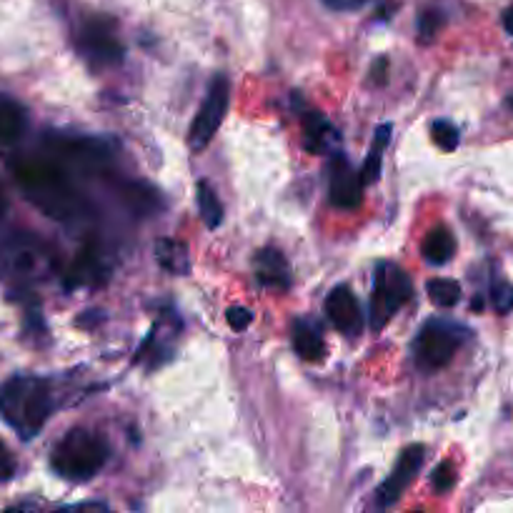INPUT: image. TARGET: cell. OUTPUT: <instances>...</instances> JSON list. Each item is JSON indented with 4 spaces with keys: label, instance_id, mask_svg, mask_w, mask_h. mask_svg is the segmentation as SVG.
Here are the masks:
<instances>
[{
    "label": "cell",
    "instance_id": "6da1fadb",
    "mask_svg": "<svg viewBox=\"0 0 513 513\" xmlns=\"http://www.w3.org/2000/svg\"><path fill=\"white\" fill-rule=\"evenodd\" d=\"M11 168L23 196L48 218L73 221L86 208V201L73 186L71 173L51 156L16 158Z\"/></svg>",
    "mask_w": 513,
    "mask_h": 513
},
{
    "label": "cell",
    "instance_id": "7a4b0ae2",
    "mask_svg": "<svg viewBox=\"0 0 513 513\" xmlns=\"http://www.w3.org/2000/svg\"><path fill=\"white\" fill-rule=\"evenodd\" d=\"M53 413L51 383L36 376H16L0 386V416L23 438L41 433Z\"/></svg>",
    "mask_w": 513,
    "mask_h": 513
},
{
    "label": "cell",
    "instance_id": "3957f363",
    "mask_svg": "<svg viewBox=\"0 0 513 513\" xmlns=\"http://www.w3.org/2000/svg\"><path fill=\"white\" fill-rule=\"evenodd\" d=\"M56 271V251L36 233H13L0 243V281L16 288L36 286Z\"/></svg>",
    "mask_w": 513,
    "mask_h": 513
},
{
    "label": "cell",
    "instance_id": "277c9868",
    "mask_svg": "<svg viewBox=\"0 0 513 513\" xmlns=\"http://www.w3.org/2000/svg\"><path fill=\"white\" fill-rule=\"evenodd\" d=\"M108 461V443L88 428H73L53 448V468L68 481H88Z\"/></svg>",
    "mask_w": 513,
    "mask_h": 513
},
{
    "label": "cell",
    "instance_id": "5b68a950",
    "mask_svg": "<svg viewBox=\"0 0 513 513\" xmlns=\"http://www.w3.org/2000/svg\"><path fill=\"white\" fill-rule=\"evenodd\" d=\"M413 286L408 281L406 273L396 266L381 263L376 268V278H373V301H371V326L381 331L393 313L411 301Z\"/></svg>",
    "mask_w": 513,
    "mask_h": 513
},
{
    "label": "cell",
    "instance_id": "8992f818",
    "mask_svg": "<svg viewBox=\"0 0 513 513\" xmlns=\"http://www.w3.org/2000/svg\"><path fill=\"white\" fill-rule=\"evenodd\" d=\"M48 156L61 163L63 168H76L81 173L101 171L111 158V151L96 138L83 136H48Z\"/></svg>",
    "mask_w": 513,
    "mask_h": 513
},
{
    "label": "cell",
    "instance_id": "52a82bcc",
    "mask_svg": "<svg viewBox=\"0 0 513 513\" xmlns=\"http://www.w3.org/2000/svg\"><path fill=\"white\" fill-rule=\"evenodd\" d=\"M466 338V331L446 321H431L421 328L416 338V361L418 366L436 371L451 363L458 346Z\"/></svg>",
    "mask_w": 513,
    "mask_h": 513
},
{
    "label": "cell",
    "instance_id": "ba28073f",
    "mask_svg": "<svg viewBox=\"0 0 513 513\" xmlns=\"http://www.w3.org/2000/svg\"><path fill=\"white\" fill-rule=\"evenodd\" d=\"M78 51L93 68H111L123 61V46L108 18H91L78 31Z\"/></svg>",
    "mask_w": 513,
    "mask_h": 513
},
{
    "label": "cell",
    "instance_id": "9c48e42d",
    "mask_svg": "<svg viewBox=\"0 0 513 513\" xmlns=\"http://www.w3.org/2000/svg\"><path fill=\"white\" fill-rule=\"evenodd\" d=\"M228 93H231V86H228L226 78H216V81L211 83L206 101H203L201 111H198L196 121H193L191 126V138H188V143H191L193 151H203V148L213 141L218 128H221L228 111Z\"/></svg>",
    "mask_w": 513,
    "mask_h": 513
},
{
    "label": "cell",
    "instance_id": "30bf717a",
    "mask_svg": "<svg viewBox=\"0 0 513 513\" xmlns=\"http://www.w3.org/2000/svg\"><path fill=\"white\" fill-rule=\"evenodd\" d=\"M331 186H328V191H331V203L336 208H341V211H356L358 206H361L363 201V188H366V183H363L361 173H356V168L348 163V158L343 156H336L331 163Z\"/></svg>",
    "mask_w": 513,
    "mask_h": 513
},
{
    "label": "cell",
    "instance_id": "8fae6325",
    "mask_svg": "<svg viewBox=\"0 0 513 513\" xmlns=\"http://www.w3.org/2000/svg\"><path fill=\"white\" fill-rule=\"evenodd\" d=\"M421 463H423V446H408L406 451L401 453L398 458L396 468H393L391 476L381 483V488L376 491V503L381 508L393 506L398 498L403 496L411 481L416 478V473L421 471Z\"/></svg>",
    "mask_w": 513,
    "mask_h": 513
},
{
    "label": "cell",
    "instance_id": "7c38bea8",
    "mask_svg": "<svg viewBox=\"0 0 513 513\" xmlns=\"http://www.w3.org/2000/svg\"><path fill=\"white\" fill-rule=\"evenodd\" d=\"M326 313L331 318L333 326L343 333V336H358L363 328V313L358 306L356 293L348 286H336L326 298Z\"/></svg>",
    "mask_w": 513,
    "mask_h": 513
},
{
    "label": "cell",
    "instance_id": "4fadbf2b",
    "mask_svg": "<svg viewBox=\"0 0 513 513\" xmlns=\"http://www.w3.org/2000/svg\"><path fill=\"white\" fill-rule=\"evenodd\" d=\"M108 276V263L103 258V251L91 243V246H83L81 253L76 256L73 266L66 273V286L78 288V286H93V283H101Z\"/></svg>",
    "mask_w": 513,
    "mask_h": 513
},
{
    "label": "cell",
    "instance_id": "5bb4252c",
    "mask_svg": "<svg viewBox=\"0 0 513 513\" xmlns=\"http://www.w3.org/2000/svg\"><path fill=\"white\" fill-rule=\"evenodd\" d=\"M256 278L261 286L273 291H288L293 283L291 266L278 248H263L256 256Z\"/></svg>",
    "mask_w": 513,
    "mask_h": 513
},
{
    "label": "cell",
    "instance_id": "9a60e30c",
    "mask_svg": "<svg viewBox=\"0 0 513 513\" xmlns=\"http://www.w3.org/2000/svg\"><path fill=\"white\" fill-rule=\"evenodd\" d=\"M338 143V131L321 116V113L311 111L303 116V146L308 153H328L333 151Z\"/></svg>",
    "mask_w": 513,
    "mask_h": 513
},
{
    "label": "cell",
    "instance_id": "2e32d148",
    "mask_svg": "<svg viewBox=\"0 0 513 513\" xmlns=\"http://www.w3.org/2000/svg\"><path fill=\"white\" fill-rule=\"evenodd\" d=\"M291 333H293V348L298 351V356L306 358V361H318V358H323V353H326V343H323V336L321 331H318L316 323L301 318V321L293 323Z\"/></svg>",
    "mask_w": 513,
    "mask_h": 513
},
{
    "label": "cell",
    "instance_id": "e0dca14e",
    "mask_svg": "<svg viewBox=\"0 0 513 513\" xmlns=\"http://www.w3.org/2000/svg\"><path fill=\"white\" fill-rule=\"evenodd\" d=\"M28 116L16 101H0V146H13L26 133Z\"/></svg>",
    "mask_w": 513,
    "mask_h": 513
},
{
    "label": "cell",
    "instance_id": "ac0fdd59",
    "mask_svg": "<svg viewBox=\"0 0 513 513\" xmlns=\"http://www.w3.org/2000/svg\"><path fill=\"white\" fill-rule=\"evenodd\" d=\"M421 251L428 263H433V266H443V263L451 261L453 253H456V238L451 236L448 228H433V231L423 238Z\"/></svg>",
    "mask_w": 513,
    "mask_h": 513
},
{
    "label": "cell",
    "instance_id": "d6986e66",
    "mask_svg": "<svg viewBox=\"0 0 513 513\" xmlns=\"http://www.w3.org/2000/svg\"><path fill=\"white\" fill-rule=\"evenodd\" d=\"M156 258H158V263L166 268V271L178 273V276H183V273L191 271L188 248L183 246V243L171 241V238H163V241L156 243Z\"/></svg>",
    "mask_w": 513,
    "mask_h": 513
},
{
    "label": "cell",
    "instance_id": "ffe728a7",
    "mask_svg": "<svg viewBox=\"0 0 513 513\" xmlns=\"http://www.w3.org/2000/svg\"><path fill=\"white\" fill-rule=\"evenodd\" d=\"M388 141H391V126H381L376 131V136H373V143H371V151H368L366 156V163H363L361 168V178L363 183H373L378 181V176H381V161H383V151H386Z\"/></svg>",
    "mask_w": 513,
    "mask_h": 513
},
{
    "label": "cell",
    "instance_id": "44dd1931",
    "mask_svg": "<svg viewBox=\"0 0 513 513\" xmlns=\"http://www.w3.org/2000/svg\"><path fill=\"white\" fill-rule=\"evenodd\" d=\"M121 198L138 216H148V213H153L158 208V193L153 188L141 186V183H126L121 188Z\"/></svg>",
    "mask_w": 513,
    "mask_h": 513
},
{
    "label": "cell",
    "instance_id": "7402d4cb",
    "mask_svg": "<svg viewBox=\"0 0 513 513\" xmlns=\"http://www.w3.org/2000/svg\"><path fill=\"white\" fill-rule=\"evenodd\" d=\"M198 211L208 228H218L223 223V206L218 201L216 191L208 186V181L198 183Z\"/></svg>",
    "mask_w": 513,
    "mask_h": 513
},
{
    "label": "cell",
    "instance_id": "603a6c76",
    "mask_svg": "<svg viewBox=\"0 0 513 513\" xmlns=\"http://www.w3.org/2000/svg\"><path fill=\"white\" fill-rule=\"evenodd\" d=\"M428 298L441 308H453L461 301V286L451 278H433L428 281Z\"/></svg>",
    "mask_w": 513,
    "mask_h": 513
},
{
    "label": "cell",
    "instance_id": "cb8c5ba5",
    "mask_svg": "<svg viewBox=\"0 0 513 513\" xmlns=\"http://www.w3.org/2000/svg\"><path fill=\"white\" fill-rule=\"evenodd\" d=\"M431 133H433V143H436V146L446 153L456 151L458 141H461V136H458V128L453 126L451 121H436L433 123Z\"/></svg>",
    "mask_w": 513,
    "mask_h": 513
},
{
    "label": "cell",
    "instance_id": "d4e9b609",
    "mask_svg": "<svg viewBox=\"0 0 513 513\" xmlns=\"http://www.w3.org/2000/svg\"><path fill=\"white\" fill-rule=\"evenodd\" d=\"M491 301L498 313L513 311V286H508V283H498V286H493Z\"/></svg>",
    "mask_w": 513,
    "mask_h": 513
},
{
    "label": "cell",
    "instance_id": "484cf974",
    "mask_svg": "<svg viewBox=\"0 0 513 513\" xmlns=\"http://www.w3.org/2000/svg\"><path fill=\"white\" fill-rule=\"evenodd\" d=\"M441 23H443L441 13H436V11L423 13L421 21H418V36H421V41L423 43L431 41V38L438 33V28H441Z\"/></svg>",
    "mask_w": 513,
    "mask_h": 513
},
{
    "label": "cell",
    "instance_id": "4316f807",
    "mask_svg": "<svg viewBox=\"0 0 513 513\" xmlns=\"http://www.w3.org/2000/svg\"><path fill=\"white\" fill-rule=\"evenodd\" d=\"M226 318H228V326L231 328H236V331H246L253 321V313L243 306H233V308H228Z\"/></svg>",
    "mask_w": 513,
    "mask_h": 513
},
{
    "label": "cell",
    "instance_id": "83f0119b",
    "mask_svg": "<svg viewBox=\"0 0 513 513\" xmlns=\"http://www.w3.org/2000/svg\"><path fill=\"white\" fill-rule=\"evenodd\" d=\"M453 481H456V473H453L451 463H448V461L441 463V466L433 471V486H436V491L446 493L448 488L453 486Z\"/></svg>",
    "mask_w": 513,
    "mask_h": 513
},
{
    "label": "cell",
    "instance_id": "f1b7e54d",
    "mask_svg": "<svg viewBox=\"0 0 513 513\" xmlns=\"http://www.w3.org/2000/svg\"><path fill=\"white\" fill-rule=\"evenodd\" d=\"M16 473V458H13L11 448L0 441V481H8Z\"/></svg>",
    "mask_w": 513,
    "mask_h": 513
},
{
    "label": "cell",
    "instance_id": "f546056e",
    "mask_svg": "<svg viewBox=\"0 0 513 513\" xmlns=\"http://www.w3.org/2000/svg\"><path fill=\"white\" fill-rule=\"evenodd\" d=\"M331 11H358V8H363L366 3H371V0H323Z\"/></svg>",
    "mask_w": 513,
    "mask_h": 513
},
{
    "label": "cell",
    "instance_id": "4dcf8cb0",
    "mask_svg": "<svg viewBox=\"0 0 513 513\" xmlns=\"http://www.w3.org/2000/svg\"><path fill=\"white\" fill-rule=\"evenodd\" d=\"M6 213H8V198H6V191H3V183H0V226H3V221H6Z\"/></svg>",
    "mask_w": 513,
    "mask_h": 513
},
{
    "label": "cell",
    "instance_id": "1f68e13d",
    "mask_svg": "<svg viewBox=\"0 0 513 513\" xmlns=\"http://www.w3.org/2000/svg\"><path fill=\"white\" fill-rule=\"evenodd\" d=\"M503 28L513 36V6L506 8V13H503Z\"/></svg>",
    "mask_w": 513,
    "mask_h": 513
},
{
    "label": "cell",
    "instance_id": "d6a6232c",
    "mask_svg": "<svg viewBox=\"0 0 513 513\" xmlns=\"http://www.w3.org/2000/svg\"><path fill=\"white\" fill-rule=\"evenodd\" d=\"M508 106H513V98H511V101H508Z\"/></svg>",
    "mask_w": 513,
    "mask_h": 513
}]
</instances>
